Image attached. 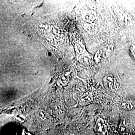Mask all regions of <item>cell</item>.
<instances>
[{
	"instance_id": "6da1fadb",
	"label": "cell",
	"mask_w": 135,
	"mask_h": 135,
	"mask_svg": "<svg viewBox=\"0 0 135 135\" xmlns=\"http://www.w3.org/2000/svg\"><path fill=\"white\" fill-rule=\"evenodd\" d=\"M96 130L99 135H104L107 131L106 125L102 120H99L96 125Z\"/></svg>"
}]
</instances>
